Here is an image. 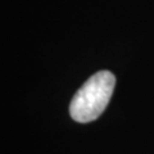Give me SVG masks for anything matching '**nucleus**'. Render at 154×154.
Returning a JSON list of instances; mask_svg holds the SVG:
<instances>
[{
  "label": "nucleus",
  "instance_id": "f257e3e1",
  "mask_svg": "<svg viewBox=\"0 0 154 154\" xmlns=\"http://www.w3.org/2000/svg\"><path fill=\"white\" fill-rule=\"evenodd\" d=\"M116 77L109 71L94 73L76 91L69 104V114L79 123H89L99 118L112 98Z\"/></svg>",
  "mask_w": 154,
  "mask_h": 154
}]
</instances>
